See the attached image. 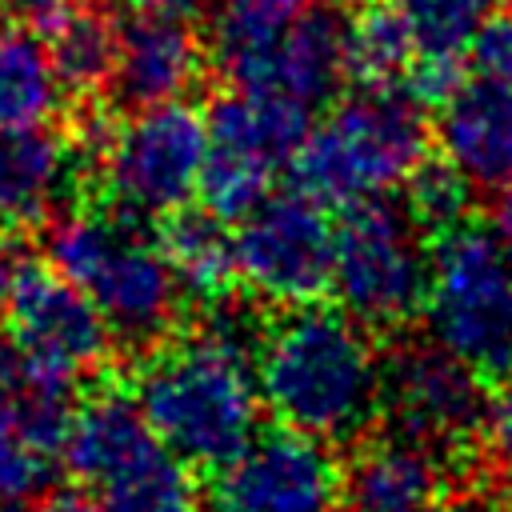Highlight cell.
<instances>
[{
  "label": "cell",
  "mask_w": 512,
  "mask_h": 512,
  "mask_svg": "<svg viewBox=\"0 0 512 512\" xmlns=\"http://www.w3.org/2000/svg\"><path fill=\"white\" fill-rule=\"evenodd\" d=\"M488 380L432 344H400L380 360V420L436 456H460L488 424Z\"/></svg>",
  "instance_id": "11"
},
{
  "label": "cell",
  "mask_w": 512,
  "mask_h": 512,
  "mask_svg": "<svg viewBox=\"0 0 512 512\" xmlns=\"http://www.w3.org/2000/svg\"><path fill=\"white\" fill-rule=\"evenodd\" d=\"M28 268H32V260H28L24 244L12 232L0 228V316L8 312V304H12L16 288H20V280L28 276Z\"/></svg>",
  "instance_id": "28"
},
{
  "label": "cell",
  "mask_w": 512,
  "mask_h": 512,
  "mask_svg": "<svg viewBox=\"0 0 512 512\" xmlns=\"http://www.w3.org/2000/svg\"><path fill=\"white\" fill-rule=\"evenodd\" d=\"M64 100V84L40 36L24 28L0 32V128L48 124Z\"/></svg>",
  "instance_id": "20"
},
{
  "label": "cell",
  "mask_w": 512,
  "mask_h": 512,
  "mask_svg": "<svg viewBox=\"0 0 512 512\" xmlns=\"http://www.w3.org/2000/svg\"><path fill=\"white\" fill-rule=\"evenodd\" d=\"M308 136V108L276 96L232 92L208 116L200 196L220 220H240L272 192L276 172L296 160Z\"/></svg>",
  "instance_id": "10"
},
{
  "label": "cell",
  "mask_w": 512,
  "mask_h": 512,
  "mask_svg": "<svg viewBox=\"0 0 512 512\" xmlns=\"http://www.w3.org/2000/svg\"><path fill=\"white\" fill-rule=\"evenodd\" d=\"M392 8L412 36V68L440 72H460V56L472 52L480 28L492 16V0H392Z\"/></svg>",
  "instance_id": "21"
},
{
  "label": "cell",
  "mask_w": 512,
  "mask_h": 512,
  "mask_svg": "<svg viewBox=\"0 0 512 512\" xmlns=\"http://www.w3.org/2000/svg\"><path fill=\"white\" fill-rule=\"evenodd\" d=\"M344 56L348 72L364 84H396V76L412 72L416 64L412 36L392 4L364 8L352 24H344Z\"/></svg>",
  "instance_id": "23"
},
{
  "label": "cell",
  "mask_w": 512,
  "mask_h": 512,
  "mask_svg": "<svg viewBox=\"0 0 512 512\" xmlns=\"http://www.w3.org/2000/svg\"><path fill=\"white\" fill-rule=\"evenodd\" d=\"M76 184V152L52 128H0V228L52 220Z\"/></svg>",
  "instance_id": "17"
},
{
  "label": "cell",
  "mask_w": 512,
  "mask_h": 512,
  "mask_svg": "<svg viewBox=\"0 0 512 512\" xmlns=\"http://www.w3.org/2000/svg\"><path fill=\"white\" fill-rule=\"evenodd\" d=\"M12 432H16V400L0 388V444H4Z\"/></svg>",
  "instance_id": "32"
},
{
  "label": "cell",
  "mask_w": 512,
  "mask_h": 512,
  "mask_svg": "<svg viewBox=\"0 0 512 512\" xmlns=\"http://www.w3.org/2000/svg\"><path fill=\"white\" fill-rule=\"evenodd\" d=\"M424 312L444 352L488 384H512V248L496 228L460 220L436 236Z\"/></svg>",
  "instance_id": "6"
},
{
  "label": "cell",
  "mask_w": 512,
  "mask_h": 512,
  "mask_svg": "<svg viewBox=\"0 0 512 512\" xmlns=\"http://www.w3.org/2000/svg\"><path fill=\"white\" fill-rule=\"evenodd\" d=\"M404 188H408V216L420 228H432L436 236L464 220V208L472 196V184L448 160H440V164L424 160Z\"/></svg>",
  "instance_id": "24"
},
{
  "label": "cell",
  "mask_w": 512,
  "mask_h": 512,
  "mask_svg": "<svg viewBox=\"0 0 512 512\" xmlns=\"http://www.w3.org/2000/svg\"><path fill=\"white\" fill-rule=\"evenodd\" d=\"M204 152L208 120L192 104H148L104 132L100 176L120 212L168 220L200 192Z\"/></svg>",
  "instance_id": "8"
},
{
  "label": "cell",
  "mask_w": 512,
  "mask_h": 512,
  "mask_svg": "<svg viewBox=\"0 0 512 512\" xmlns=\"http://www.w3.org/2000/svg\"><path fill=\"white\" fill-rule=\"evenodd\" d=\"M60 464L104 512H204L192 468L152 432L124 384H96L72 408Z\"/></svg>",
  "instance_id": "4"
},
{
  "label": "cell",
  "mask_w": 512,
  "mask_h": 512,
  "mask_svg": "<svg viewBox=\"0 0 512 512\" xmlns=\"http://www.w3.org/2000/svg\"><path fill=\"white\" fill-rule=\"evenodd\" d=\"M200 64L204 52L188 24L132 16L120 28L112 84L132 108L168 104L192 92V84L200 80Z\"/></svg>",
  "instance_id": "18"
},
{
  "label": "cell",
  "mask_w": 512,
  "mask_h": 512,
  "mask_svg": "<svg viewBox=\"0 0 512 512\" xmlns=\"http://www.w3.org/2000/svg\"><path fill=\"white\" fill-rule=\"evenodd\" d=\"M124 8L140 20H172V24H188L192 16H200L204 0H124Z\"/></svg>",
  "instance_id": "29"
},
{
  "label": "cell",
  "mask_w": 512,
  "mask_h": 512,
  "mask_svg": "<svg viewBox=\"0 0 512 512\" xmlns=\"http://www.w3.org/2000/svg\"><path fill=\"white\" fill-rule=\"evenodd\" d=\"M424 512H444V508H440V504H432V508H424Z\"/></svg>",
  "instance_id": "33"
},
{
  "label": "cell",
  "mask_w": 512,
  "mask_h": 512,
  "mask_svg": "<svg viewBox=\"0 0 512 512\" xmlns=\"http://www.w3.org/2000/svg\"><path fill=\"white\" fill-rule=\"evenodd\" d=\"M484 436H488V448H492V460H496L500 476H504L508 488H512V384H504V388L492 396Z\"/></svg>",
  "instance_id": "27"
},
{
  "label": "cell",
  "mask_w": 512,
  "mask_h": 512,
  "mask_svg": "<svg viewBox=\"0 0 512 512\" xmlns=\"http://www.w3.org/2000/svg\"><path fill=\"white\" fill-rule=\"evenodd\" d=\"M28 512H104V504L84 488H52L36 508Z\"/></svg>",
  "instance_id": "30"
},
{
  "label": "cell",
  "mask_w": 512,
  "mask_h": 512,
  "mask_svg": "<svg viewBox=\"0 0 512 512\" xmlns=\"http://www.w3.org/2000/svg\"><path fill=\"white\" fill-rule=\"evenodd\" d=\"M12 28H24L32 36H52L72 12H76V0H0Z\"/></svg>",
  "instance_id": "26"
},
{
  "label": "cell",
  "mask_w": 512,
  "mask_h": 512,
  "mask_svg": "<svg viewBox=\"0 0 512 512\" xmlns=\"http://www.w3.org/2000/svg\"><path fill=\"white\" fill-rule=\"evenodd\" d=\"M8 340L32 352L36 360L76 376H96L112 356V328L100 308L56 268H28L20 280L8 312H4Z\"/></svg>",
  "instance_id": "13"
},
{
  "label": "cell",
  "mask_w": 512,
  "mask_h": 512,
  "mask_svg": "<svg viewBox=\"0 0 512 512\" xmlns=\"http://www.w3.org/2000/svg\"><path fill=\"white\" fill-rule=\"evenodd\" d=\"M236 272L268 304H316L332 288L336 224L312 192H268L256 200L236 232Z\"/></svg>",
  "instance_id": "9"
},
{
  "label": "cell",
  "mask_w": 512,
  "mask_h": 512,
  "mask_svg": "<svg viewBox=\"0 0 512 512\" xmlns=\"http://www.w3.org/2000/svg\"><path fill=\"white\" fill-rule=\"evenodd\" d=\"M492 228H496V236L512 248V184L500 188V200H496V212H492Z\"/></svg>",
  "instance_id": "31"
},
{
  "label": "cell",
  "mask_w": 512,
  "mask_h": 512,
  "mask_svg": "<svg viewBox=\"0 0 512 512\" xmlns=\"http://www.w3.org/2000/svg\"><path fill=\"white\" fill-rule=\"evenodd\" d=\"M264 328L240 312L212 304V316L184 336H168L144 352L132 376V396L152 432L192 468L220 472L260 432V356Z\"/></svg>",
  "instance_id": "1"
},
{
  "label": "cell",
  "mask_w": 512,
  "mask_h": 512,
  "mask_svg": "<svg viewBox=\"0 0 512 512\" xmlns=\"http://www.w3.org/2000/svg\"><path fill=\"white\" fill-rule=\"evenodd\" d=\"M236 92L276 96L296 108H316L328 100L348 72L344 24L332 12H296L276 36L220 60Z\"/></svg>",
  "instance_id": "14"
},
{
  "label": "cell",
  "mask_w": 512,
  "mask_h": 512,
  "mask_svg": "<svg viewBox=\"0 0 512 512\" xmlns=\"http://www.w3.org/2000/svg\"><path fill=\"white\" fill-rule=\"evenodd\" d=\"M256 380L268 412L324 444H356L380 424V356L348 312L284 308L264 324Z\"/></svg>",
  "instance_id": "2"
},
{
  "label": "cell",
  "mask_w": 512,
  "mask_h": 512,
  "mask_svg": "<svg viewBox=\"0 0 512 512\" xmlns=\"http://www.w3.org/2000/svg\"><path fill=\"white\" fill-rule=\"evenodd\" d=\"M340 512H424L440 504V456L400 432H368L348 444Z\"/></svg>",
  "instance_id": "16"
},
{
  "label": "cell",
  "mask_w": 512,
  "mask_h": 512,
  "mask_svg": "<svg viewBox=\"0 0 512 512\" xmlns=\"http://www.w3.org/2000/svg\"><path fill=\"white\" fill-rule=\"evenodd\" d=\"M428 140L424 100L408 84H364L308 128L296 152L300 188L344 208L384 200L428 160Z\"/></svg>",
  "instance_id": "3"
},
{
  "label": "cell",
  "mask_w": 512,
  "mask_h": 512,
  "mask_svg": "<svg viewBox=\"0 0 512 512\" xmlns=\"http://www.w3.org/2000/svg\"><path fill=\"white\" fill-rule=\"evenodd\" d=\"M428 272L432 248H424L408 208L364 200L336 224L332 292L356 324L376 332L404 328L428 300Z\"/></svg>",
  "instance_id": "7"
},
{
  "label": "cell",
  "mask_w": 512,
  "mask_h": 512,
  "mask_svg": "<svg viewBox=\"0 0 512 512\" xmlns=\"http://www.w3.org/2000/svg\"><path fill=\"white\" fill-rule=\"evenodd\" d=\"M160 252L180 284L184 296L196 304H224L240 280L236 272V244L232 232L216 212H188L180 208L160 228Z\"/></svg>",
  "instance_id": "19"
},
{
  "label": "cell",
  "mask_w": 512,
  "mask_h": 512,
  "mask_svg": "<svg viewBox=\"0 0 512 512\" xmlns=\"http://www.w3.org/2000/svg\"><path fill=\"white\" fill-rule=\"evenodd\" d=\"M508 4H512V0H508Z\"/></svg>",
  "instance_id": "34"
},
{
  "label": "cell",
  "mask_w": 512,
  "mask_h": 512,
  "mask_svg": "<svg viewBox=\"0 0 512 512\" xmlns=\"http://www.w3.org/2000/svg\"><path fill=\"white\" fill-rule=\"evenodd\" d=\"M340 488L332 444L280 424L208 476V512H340Z\"/></svg>",
  "instance_id": "12"
},
{
  "label": "cell",
  "mask_w": 512,
  "mask_h": 512,
  "mask_svg": "<svg viewBox=\"0 0 512 512\" xmlns=\"http://www.w3.org/2000/svg\"><path fill=\"white\" fill-rule=\"evenodd\" d=\"M48 260L100 308L116 340L152 352L172 336L180 284L160 244L144 240L128 220L72 212L52 228Z\"/></svg>",
  "instance_id": "5"
},
{
  "label": "cell",
  "mask_w": 512,
  "mask_h": 512,
  "mask_svg": "<svg viewBox=\"0 0 512 512\" xmlns=\"http://www.w3.org/2000/svg\"><path fill=\"white\" fill-rule=\"evenodd\" d=\"M444 160L472 184L500 192L512 184V84L492 76L460 80L436 116Z\"/></svg>",
  "instance_id": "15"
},
{
  "label": "cell",
  "mask_w": 512,
  "mask_h": 512,
  "mask_svg": "<svg viewBox=\"0 0 512 512\" xmlns=\"http://www.w3.org/2000/svg\"><path fill=\"white\" fill-rule=\"evenodd\" d=\"M48 40H52L48 56L56 64V76H60L64 92L88 96V92H96V88H104L112 80L120 28L104 12L76 4V12Z\"/></svg>",
  "instance_id": "22"
},
{
  "label": "cell",
  "mask_w": 512,
  "mask_h": 512,
  "mask_svg": "<svg viewBox=\"0 0 512 512\" xmlns=\"http://www.w3.org/2000/svg\"><path fill=\"white\" fill-rule=\"evenodd\" d=\"M472 60H476L480 76L512 84V12L488 16V24L480 28V36L472 44Z\"/></svg>",
  "instance_id": "25"
}]
</instances>
